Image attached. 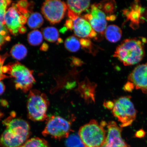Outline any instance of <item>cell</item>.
Returning <instances> with one entry per match:
<instances>
[{
  "label": "cell",
  "instance_id": "cell-1",
  "mask_svg": "<svg viewBox=\"0 0 147 147\" xmlns=\"http://www.w3.org/2000/svg\"><path fill=\"white\" fill-rule=\"evenodd\" d=\"M3 123L6 129L0 135V147H21L28 140L30 126L27 121L16 117L14 112H12Z\"/></svg>",
  "mask_w": 147,
  "mask_h": 147
},
{
  "label": "cell",
  "instance_id": "cell-2",
  "mask_svg": "<svg viewBox=\"0 0 147 147\" xmlns=\"http://www.w3.org/2000/svg\"><path fill=\"white\" fill-rule=\"evenodd\" d=\"M143 40L139 38L125 40L118 46L113 55L125 66L135 65L144 57L145 51Z\"/></svg>",
  "mask_w": 147,
  "mask_h": 147
},
{
  "label": "cell",
  "instance_id": "cell-3",
  "mask_svg": "<svg viewBox=\"0 0 147 147\" xmlns=\"http://www.w3.org/2000/svg\"><path fill=\"white\" fill-rule=\"evenodd\" d=\"M107 125L104 122L99 123L93 119L81 127L78 132L84 147H101L106 138L105 126Z\"/></svg>",
  "mask_w": 147,
  "mask_h": 147
},
{
  "label": "cell",
  "instance_id": "cell-4",
  "mask_svg": "<svg viewBox=\"0 0 147 147\" xmlns=\"http://www.w3.org/2000/svg\"><path fill=\"white\" fill-rule=\"evenodd\" d=\"M3 73L13 78L15 87L24 93L30 91L36 80L33 76V71L18 62L3 66Z\"/></svg>",
  "mask_w": 147,
  "mask_h": 147
},
{
  "label": "cell",
  "instance_id": "cell-5",
  "mask_svg": "<svg viewBox=\"0 0 147 147\" xmlns=\"http://www.w3.org/2000/svg\"><path fill=\"white\" fill-rule=\"evenodd\" d=\"M49 102L45 93L37 90H31L27 97V110L28 118L33 121L47 119Z\"/></svg>",
  "mask_w": 147,
  "mask_h": 147
},
{
  "label": "cell",
  "instance_id": "cell-6",
  "mask_svg": "<svg viewBox=\"0 0 147 147\" xmlns=\"http://www.w3.org/2000/svg\"><path fill=\"white\" fill-rule=\"evenodd\" d=\"M129 96L119 97L113 102L112 113L123 128L131 125L135 120L137 113Z\"/></svg>",
  "mask_w": 147,
  "mask_h": 147
},
{
  "label": "cell",
  "instance_id": "cell-7",
  "mask_svg": "<svg viewBox=\"0 0 147 147\" xmlns=\"http://www.w3.org/2000/svg\"><path fill=\"white\" fill-rule=\"evenodd\" d=\"M71 122L61 117L53 115L47 118L42 135L56 139L67 138L71 131Z\"/></svg>",
  "mask_w": 147,
  "mask_h": 147
},
{
  "label": "cell",
  "instance_id": "cell-8",
  "mask_svg": "<svg viewBox=\"0 0 147 147\" xmlns=\"http://www.w3.org/2000/svg\"><path fill=\"white\" fill-rule=\"evenodd\" d=\"M27 18L22 13L16 6L13 3L12 7L7 10L5 16V26L13 35L17 36L18 33L24 34L26 29L23 25L27 21Z\"/></svg>",
  "mask_w": 147,
  "mask_h": 147
},
{
  "label": "cell",
  "instance_id": "cell-9",
  "mask_svg": "<svg viewBox=\"0 0 147 147\" xmlns=\"http://www.w3.org/2000/svg\"><path fill=\"white\" fill-rule=\"evenodd\" d=\"M67 9V4L64 1L49 0L43 3L41 12L46 19L54 24L63 19Z\"/></svg>",
  "mask_w": 147,
  "mask_h": 147
},
{
  "label": "cell",
  "instance_id": "cell-10",
  "mask_svg": "<svg viewBox=\"0 0 147 147\" xmlns=\"http://www.w3.org/2000/svg\"><path fill=\"white\" fill-rule=\"evenodd\" d=\"M106 18L105 13L96 4L92 5L89 13L84 16V19L89 22L93 30L102 35L104 34L107 28Z\"/></svg>",
  "mask_w": 147,
  "mask_h": 147
},
{
  "label": "cell",
  "instance_id": "cell-11",
  "mask_svg": "<svg viewBox=\"0 0 147 147\" xmlns=\"http://www.w3.org/2000/svg\"><path fill=\"white\" fill-rule=\"evenodd\" d=\"M107 125L106 140L101 147H130L122 138L123 128L114 121H110Z\"/></svg>",
  "mask_w": 147,
  "mask_h": 147
},
{
  "label": "cell",
  "instance_id": "cell-12",
  "mask_svg": "<svg viewBox=\"0 0 147 147\" xmlns=\"http://www.w3.org/2000/svg\"><path fill=\"white\" fill-rule=\"evenodd\" d=\"M128 79L136 89L140 90L143 93L147 94V63L137 66L129 75Z\"/></svg>",
  "mask_w": 147,
  "mask_h": 147
},
{
  "label": "cell",
  "instance_id": "cell-13",
  "mask_svg": "<svg viewBox=\"0 0 147 147\" xmlns=\"http://www.w3.org/2000/svg\"><path fill=\"white\" fill-rule=\"evenodd\" d=\"M73 30L76 36L82 38H95L97 36L89 22L80 16L72 20Z\"/></svg>",
  "mask_w": 147,
  "mask_h": 147
},
{
  "label": "cell",
  "instance_id": "cell-14",
  "mask_svg": "<svg viewBox=\"0 0 147 147\" xmlns=\"http://www.w3.org/2000/svg\"><path fill=\"white\" fill-rule=\"evenodd\" d=\"M67 4L69 19L73 20L89 8V1H68Z\"/></svg>",
  "mask_w": 147,
  "mask_h": 147
},
{
  "label": "cell",
  "instance_id": "cell-15",
  "mask_svg": "<svg viewBox=\"0 0 147 147\" xmlns=\"http://www.w3.org/2000/svg\"><path fill=\"white\" fill-rule=\"evenodd\" d=\"M104 34L108 41L115 43L119 41L122 37V31L117 26L111 25L107 27Z\"/></svg>",
  "mask_w": 147,
  "mask_h": 147
},
{
  "label": "cell",
  "instance_id": "cell-16",
  "mask_svg": "<svg viewBox=\"0 0 147 147\" xmlns=\"http://www.w3.org/2000/svg\"><path fill=\"white\" fill-rule=\"evenodd\" d=\"M80 90L82 93V95L86 100L90 98L92 100H94V93L95 88V84L87 81L84 82L80 84Z\"/></svg>",
  "mask_w": 147,
  "mask_h": 147
},
{
  "label": "cell",
  "instance_id": "cell-17",
  "mask_svg": "<svg viewBox=\"0 0 147 147\" xmlns=\"http://www.w3.org/2000/svg\"><path fill=\"white\" fill-rule=\"evenodd\" d=\"M42 31L44 38L48 41L54 42L58 41L60 43L62 41V40H60L59 38V33L57 29L55 27H46L44 28Z\"/></svg>",
  "mask_w": 147,
  "mask_h": 147
},
{
  "label": "cell",
  "instance_id": "cell-18",
  "mask_svg": "<svg viewBox=\"0 0 147 147\" xmlns=\"http://www.w3.org/2000/svg\"><path fill=\"white\" fill-rule=\"evenodd\" d=\"M44 22L43 17L41 14L38 12L33 13L29 16L27 20V24L32 29L38 28Z\"/></svg>",
  "mask_w": 147,
  "mask_h": 147
},
{
  "label": "cell",
  "instance_id": "cell-19",
  "mask_svg": "<svg viewBox=\"0 0 147 147\" xmlns=\"http://www.w3.org/2000/svg\"><path fill=\"white\" fill-rule=\"evenodd\" d=\"M10 53L13 57L18 60H21L26 56L27 51L25 46L18 44L12 48Z\"/></svg>",
  "mask_w": 147,
  "mask_h": 147
},
{
  "label": "cell",
  "instance_id": "cell-20",
  "mask_svg": "<svg viewBox=\"0 0 147 147\" xmlns=\"http://www.w3.org/2000/svg\"><path fill=\"white\" fill-rule=\"evenodd\" d=\"M64 45L66 49L71 52H76L80 49V40L74 36H70L66 39Z\"/></svg>",
  "mask_w": 147,
  "mask_h": 147
},
{
  "label": "cell",
  "instance_id": "cell-21",
  "mask_svg": "<svg viewBox=\"0 0 147 147\" xmlns=\"http://www.w3.org/2000/svg\"><path fill=\"white\" fill-rule=\"evenodd\" d=\"M96 5L105 13L109 14L110 16L112 15L111 14L115 11L117 8L116 3L114 1H103Z\"/></svg>",
  "mask_w": 147,
  "mask_h": 147
},
{
  "label": "cell",
  "instance_id": "cell-22",
  "mask_svg": "<svg viewBox=\"0 0 147 147\" xmlns=\"http://www.w3.org/2000/svg\"><path fill=\"white\" fill-rule=\"evenodd\" d=\"M21 147H50L45 140L38 137L28 139Z\"/></svg>",
  "mask_w": 147,
  "mask_h": 147
},
{
  "label": "cell",
  "instance_id": "cell-23",
  "mask_svg": "<svg viewBox=\"0 0 147 147\" xmlns=\"http://www.w3.org/2000/svg\"><path fill=\"white\" fill-rule=\"evenodd\" d=\"M28 40L30 45L37 46L40 45L43 41V36L39 31L33 30L29 33L28 36Z\"/></svg>",
  "mask_w": 147,
  "mask_h": 147
},
{
  "label": "cell",
  "instance_id": "cell-24",
  "mask_svg": "<svg viewBox=\"0 0 147 147\" xmlns=\"http://www.w3.org/2000/svg\"><path fill=\"white\" fill-rule=\"evenodd\" d=\"M67 147H84L78 134H73L67 138L65 141Z\"/></svg>",
  "mask_w": 147,
  "mask_h": 147
},
{
  "label": "cell",
  "instance_id": "cell-25",
  "mask_svg": "<svg viewBox=\"0 0 147 147\" xmlns=\"http://www.w3.org/2000/svg\"><path fill=\"white\" fill-rule=\"evenodd\" d=\"M11 38L6 26L0 24V50L5 42L10 41Z\"/></svg>",
  "mask_w": 147,
  "mask_h": 147
},
{
  "label": "cell",
  "instance_id": "cell-26",
  "mask_svg": "<svg viewBox=\"0 0 147 147\" xmlns=\"http://www.w3.org/2000/svg\"><path fill=\"white\" fill-rule=\"evenodd\" d=\"M11 2L6 0L0 1V24L5 25V16L7 11L6 9Z\"/></svg>",
  "mask_w": 147,
  "mask_h": 147
},
{
  "label": "cell",
  "instance_id": "cell-27",
  "mask_svg": "<svg viewBox=\"0 0 147 147\" xmlns=\"http://www.w3.org/2000/svg\"><path fill=\"white\" fill-rule=\"evenodd\" d=\"M8 56V54L7 53L3 55H0V81L3 79L9 78V76H7L3 73V64Z\"/></svg>",
  "mask_w": 147,
  "mask_h": 147
},
{
  "label": "cell",
  "instance_id": "cell-28",
  "mask_svg": "<svg viewBox=\"0 0 147 147\" xmlns=\"http://www.w3.org/2000/svg\"><path fill=\"white\" fill-rule=\"evenodd\" d=\"M81 46L83 49L91 51L93 45L91 42L88 38H81L80 40Z\"/></svg>",
  "mask_w": 147,
  "mask_h": 147
},
{
  "label": "cell",
  "instance_id": "cell-29",
  "mask_svg": "<svg viewBox=\"0 0 147 147\" xmlns=\"http://www.w3.org/2000/svg\"><path fill=\"white\" fill-rule=\"evenodd\" d=\"M134 88L135 87L134 84L132 82L128 81L125 84L123 89L125 91L131 92L133 90Z\"/></svg>",
  "mask_w": 147,
  "mask_h": 147
},
{
  "label": "cell",
  "instance_id": "cell-30",
  "mask_svg": "<svg viewBox=\"0 0 147 147\" xmlns=\"http://www.w3.org/2000/svg\"><path fill=\"white\" fill-rule=\"evenodd\" d=\"M146 134V132L144 130L140 129L136 132L135 135V137L138 138H142L145 137Z\"/></svg>",
  "mask_w": 147,
  "mask_h": 147
},
{
  "label": "cell",
  "instance_id": "cell-31",
  "mask_svg": "<svg viewBox=\"0 0 147 147\" xmlns=\"http://www.w3.org/2000/svg\"><path fill=\"white\" fill-rule=\"evenodd\" d=\"M73 62L74 64L76 66H80L82 64V62L78 59L74 58L73 59Z\"/></svg>",
  "mask_w": 147,
  "mask_h": 147
},
{
  "label": "cell",
  "instance_id": "cell-32",
  "mask_svg": "<svg viewBox=\"0 0 147 147\" xmlns=\"http://www.w3.org/2000/svg\"><path fill=\"white\" fill-rule=\"evenodd\" d=\"M5 90V86L4 84L0 81V95L3 94Z\"/></svg>",
  "mask_w": 147,
  "mask_h": 147
},
{
  "label": "cell",
  "instance_id": "cell-33",
  "mask_svg": "<svg viewBox=\"0 0 147 147\" xmlns=\"http://www.w3.org/2000/svg\"><path fill=\"white\" fill-rule=\"evenodd\" d=\"M48 46L47 44L45 43L43 44V45L42 46L41 49L43 51H46L48 49Z\"/></svg>",
  "mask_w": 147,
  "mask_h": 147
},
{
  "label": "cell",
  "instance_id": "cell-34",
  "mask_svg": "<svg viewBox=\"0 0 147 147\" xmlns=\"http://www.w3.org/2000/svg\"><path fill=\"white\" fill-rule=\"evenodd\" d=\"M3 113H2V112L0 111V119H1V118H2V117H3Z\"/></svg>",
  "mask_w": 147,
  "mask_h": 147
}]
</instances>
